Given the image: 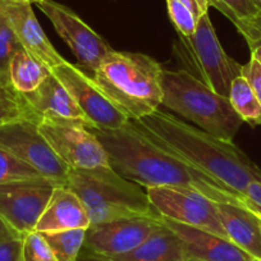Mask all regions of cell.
<instances>
[{
	"instance_id": "5b68a950",
	"label": "cell",
	"mask_w": 261,
	"mask_h": 261,
	"mask_svg": "<svg viewBox=\"0 0 261 261\" xmlns=\"http://www.w3.org/2000/svg\"><path fill=\"white\" fill-rule=\"evenodd\" d=\"M163 107L223 141L233 142L243 120L228 97L213 91L185 69L163 71Z\"/></svg>"
},
{
	"instance_id": "9c48e42d",
	"label": "cell",
	"mask_w": 261,
	"mask_h": 261,
	"mask_svg": "<svg viewBox=\"0 0 261 261\" xmlns=\"http://www.w3.org/2000/svg\"><path fill=\"white\" fill-rule=\"evenodd\" d=\"M146 193L160 217L207 230L228 240L214 200L180 187H151L147 188Z\"/></svg>"
},
{
	"instance_id": "8992f818",
	"label": "cell",
	"mask_w": 261,
	"mask_h": 261,
	"mask_svg": "<svg viewBox=\"0 0 261 261\" xmlns=\"http://www.w3.org/2000/svg\"><path fill=\"white\" fill-rule=\"evenodd\" d=\"M173 55L185 71L222 96L228 97L233 80L241 76L242 65L223 49L209 13L200 17L196 31L191 36L178 35L173 45Z\"/></svg>"
},
{
	"instance_id": "f546056e",
	"label": "cell",
	"mask_w": 261,
	"mask_h": 261,
	"mask_svg": "<svg viewBox=\"0 0 261 261\" xmlns=\"http://www.w3.org/2000/svg\"><path fill=\"white\" fill-rule=\"evenodd\" d=\"M0 261H22V238L0 242Z\"/></svg>"
},
{
	"instance_id": "484cf974",
	"label": "cell",
	"mask_w": 261,
	"mask_h": 261,
	"mask_svg": "<svg viewBox=\"0 0 261 261\" xmlns=\"http://www.w3.org/2000/svg\"><path fill=\"white\" fill-rule=\"evenodd\" d=\"M209 4L222 12L233 24L258 17V11L252 0H209Z\"/></svg>"
},
{
	"instance_id": "2e32d148",
	"label": "cell",
	"mask_w": 261,
	"mask_h": 261,
	"mask_svg": "<svg viewBox=\"0 0 261 261\" xmlns=\"http://www.w3.org/2000/svg\"><path fill=\"white\" fill-rule=\"evenodd\" d=\"M162 220L182 241L187 258L197 261H253L255 258L222 236L163 218Z\"/></svg>"
},
{
	"instance_id": "8fae6325",
	"label": "cell",
	"mask_w": 261,
	"mask_h": 261,
	"mask_svg": "<svg viewBox=\"0 0 261 261\" xmlns=\"http://www.w3.org/2000/svg\"><path fill=\"white\" fill-rule=\"evenodd\" d=\"M55 186L45 178L0 185V217L21 237L34 232Z\"/></svg>"
},
{
	"instance_id": "7a4b0ae2",
	"label": "cell",
	"mask_w": 261,
	"mask_h": 261,
	"mask_svg": "<svg viewBox=\"0 0 261 261\" xmlns=\"http://www.w3.org/2000/svg\"><path fill=\"white\" fill-rule=\"evenodd\" d=\"M132 122L152 142L204 170L240 195L245 196L252 180H261L260 168L233 142L217 139L170 113L158 109Z\"/></svg>"
},
{
	"instance_id": "ba28073f",
	"label": "cell",
	"mask_w": 261,
	"mask_h": 261,
	"mask_svg": "<svg viewBox=\"0 0 261 261\" xmlns=\"http://www.w3.org/2000/svg\"><path fill=\"white\" fill-rule=\"evenodd\" d=\"M35 6L49 18L57 34L68 45L77 59V67L92 77L102 59L114 49L68 7L54 0H39Z\"/></svg>"
},
{
	"instance_id": "e575fe53",
	"label": "cell",
	"mask_w": 261,
	"mask_h": 261,
	"mask_svg": "<svg viewBox=\"0 0 261 261\" xmlns=\"http://www.w3.org/2000/svg\"><path fill=\"white\" fill-rule=\"evenodd\" d=\"M245 40L247 41L248 46H253V45H261V35L256 34V32H251V31H243L240 32Z\"/></svg>"
},
{
	"instance_id": "ac0fdd59",
	"label": "cell",
	"mask_w": 261,
	"mask_h": 261,
	"mask_svg": "<svg viewBox=\"0 0 261 261\" xmlns=\"http://www.w3.org/2000/svg\"><path fill=\"white\" fill-rule=\"evenodd\" d=\"M217 209L228 240L261 260V220L245 207L229 202H217Z\"/></svg>"
},
{
	"instance_id": "1f68e13d",
	"label": "cell",
	"mask_w": 261,
	"mask_h": 261,
	"mask_svg": "<svg viewBox=\"0 0 261 261\" xmlns=\"http://www.w3.org/2000/svg\"><path fill=\"white\" fill-rule=\"evenodd\" d=\"M245 196L261 210V180H252L248 185Z\"/></svg>"
},
{
	"instance_id": "8d00e7d4",
	"label": "cell",
	"mask_w": 261,
	"mask_h": 261,
	"mask_svg": "<svg viewBox=\"0 0 261 261\" xmlns=\"http://www.w3.org/2000/svg\"><path fill=\"white\" fill-rule=\"evenodd\" d=\"M250 49L251 57L255 58V59L261 64V45H253V46H250Z\"/></svg>"
},
{
	"instance_id": "4dcf8cb0",
	"label": "cell",
	"mask_w": 261,
	"mask_h": 261,
	"mask_svg": "<svg viewBox=\"0 0 261 261\" xmlns=\"http://www.w3.org/2000/svg\"><path fill=\"white\" fill-rule=\"evenodd\" d=\"M182 3H185L193 13L196 14V17L200 19V17L204 16L205 13H207L209 11V0H180Z\"/></svg>"
},
{
	"instance_id": "277c9868",
	"label": "cell",
	"mask_w": 261,
	"mask_h": 261,
	"mask_svg": "<svg viewBox=\"0 0 261 261\" xmlns=\"http://www.w3.org/2000/svg\"><path fill=\"white\" fill-rule=\"evenodd\" d=\"M67 186L86 209L91 225L135 217H160L146 192L112 167L69 169Z\"/></svg>"
},
{
	"instance_id": "e0dca14e",
	"label": "cell",
	"mask_w": 261,
	"mask_h": 261,
	"mask_svg": "<svg viewBox=\"0 0 261 261\" xmlns=\"http://www.w3.org/2000/svg\"><path fill=\"white\" fill-rule=\"evenodd\" d=\"M91 225L84 204L68 186H55L35 230L40 233L89 229Z\"/></svg>"
},
{
	"instance_id": "d6986e66",
	"label": "cell",
	"mask_w": 261,
	"mask_h": 261,
	"mask_svg": "<svg viewBox=\"0 0 261 261\" xmlns=\"http://www.w3.org/2000/svg\"><path fill=\"white\" fill-rule=\"evenodd\" d=\"M163 222V220H162ZM113 261H186L182 241L172 229L163 224L134 251L122 256H115Z\"/></svg>"
},
{
	"instance_id": "ffe728a7",
	"label": "cell",
	"mask_w": 261,
	"mask_h": 261,
	"mask_svg": "<svg viewBox=\"0 0 261 261\" xmlns=\"http://www.w3.org/2000/svg\"><path fill=\"white\" fill-rule=\"evenodd\" d=\"M50 74L49 68L21 47L14 53L9 63L8 82L19 95H27L39 89Z\"/></svg>"
},
{
	"instance_id": "30bf717a",
	"label": "cell",
	"mask_w": 261,
	"mask_h": 261,
	"mask_svg": "<svg viewBox=\"0 0 261 261\" xmlns=\"http://www.w3.org/2000/svg\"><path fill=\"white\" fill-rule=\"evenodd\" d=\"M37 125L40 134L68 169L110 167L107 151L91 128L76 123L49 120H41Z\"/></svg>"
},
{
	"instance_id": "7402d4cb",
	"label": "cell",
	"mask_w": 261,
	"mask_h": 261,
	"mask_svg": "<svg viewBox=\"0 0 261 261\" xmlns=\"http://www.w3.org/2000/svg\"><path fill=\"white\" fill-rule=\"evenodd\" d=\"M87 229L59 230V232H45L42 236L51 248L57 261H79L84 248Z\"/></svg>"
},
{
	"instance_id": "44dd1931",
	"label": "cell",
	"mask_w": 261,
	"mask_h": 261,
	"mask_svg": "<svg viewBox=\"0 0 261 261\" xmlns=\"http://www.w3.org/2000/svg\"><path fill=\"white\" fill-rule=\"evenodd\" d=\"M228 100L243 122L251 127L261 125V104L242 76L233 80Z\"/></svg>"
},
{
	"instance_id": "4fadbf2b",
	"label": "cell",
	"mask_w": 261,
	"mask_h": 261,
	"mask_svg": "<svg viewBox=\"0 0 261 261\" xmlns=\"http://www.w3.org/2000/svg\"><path fill=\"white\" fill-rule=\"evenodd\" d=\"M162 224V217H135L90 225L85 252L108 258L125 255L142 245Z\"/></svg>"
},
{
	"instance_id": "d4e9b609",
	"label": "cell",
	"mask_w": 261,
	"mask_h": 261,
	"mask_svg": "<svg viewBox=\"0 0 261 261\" xmlns=\"http://www.w3.org/2000/svg\"><path fill=\"white\" fill-rule=\"evenodd\" d=\"M34 178L42 177L8 151L0 149V185Z\"/></svg>"
},
{
	"instance_id": "d6a6232c",
	"label": "cell",
	"mask_w": 261,
	"mask_h": 261,
	"mask_svg": "<svg viewBox=\"0 0 261 261\" xmlns=\"http://www.w3.org/2000/svg\"><path fill=\"white\" fill-rule=\"evenodd\" d=\"M234 26H236V29L238 30V32L251 31V32H256V34L261 35V17H256V18L247 19V21L237 22Z\"/></svg>"
},
{
	"instance_id": "52a82bcc",
	"label": "cell",
	"mask_w": 261,
	"mask_h": 261,
	"mask_svg": "<svg viewBox=\"0 0 261 261\" xmlns=\"http://www.w3.org/2000/svg\"><path fill=\"white\" fill-rule=\"evenodd\" d=\"M0 149L8 151L54 185L67 186L68 167L40 134L39 125L34 120H17L0 128Z\"/></svg>"
},
{
	"instance_id": "836d02e7",
	"label": "cell",
	"mask_w": 261,
	"mask_h": 261,
	"mask_svg": "<svg viewBox=\"0 0 261 261\" xmlns=\"http://www.w3.org/2000/svg\"><path fill=\"white\" fill-rule=\"evenodd\" d=\"M13 238H22V237L16 232V230L12 229V228L9 227L8 223H7L3 218L0 217V242L7 240H13Z\"/></svg>"
},
{
	"instance_id": "f35d334b",
	"label": "cell",
	"mask_w": 261,
	"mask_h": 261,
	"mask_svg": "<svg viewBox=\"0 0 261 261\" xmlns=\"http://www.w3.org/2000/svg\"><path fill=\"white\" fill-rule=\"evenodd\" d=\"M23 2H29V3L35 4V3H36V2H39V0H23Z\"/></svg>"
},
{
	"instance_id": "3957f363",
	"label": "cell",
	"mask_w": 261,
	"mask_h": 261,
	"mask_svg": "<svg viewBox=\"0 0 261 261\" xmlns=\"http://www.w3.org/2000/svg\"><path fill=\"white\" fill-rule=\"evenodd\" d=\"M163 71L149 55L113 50L95 69L92 80L128 119L139 120L162 105Z\"/></svg>"
},
{
	"instance_id": "6da1fadb",
	"label": "cell",
	"mask_w": 261,
	"mask_h": 261,
	"mask_svg": "<svg viewBox=\"0 0 261 261\" xmlns=\"http://www.w3.org/2000/svg\"><path fill=\"white\" fill-rule=\"evenodd\" d=\"M107 151L112 169L147 190L180 187L196 191L217 202L245 207L261 220V210L252 201L228 188L214 177L152 142L132 120L118 129L91 128Z\"/></svg>"
},
{
	"instance_id": "83f0119b",
	"label": "cell",
	"mask_w": 261,
	"mask_h": 261,
	"mask_svg": "<svg viewBox=\"0 0 261 261\" xmlns=\"http://www.w3.org/2000/svg\"><path fill=\"white\" fill-rule=\"evenodd\" d=\"M22 261H57L42 233L30 232L22 237Z\"/></svg>"
},
{
	"instance_id": "60d3db41",
	"label": "cell",
	"mask_w": 261,
	"mask_h": 261,
	"mask_svg": "<svg viewBox=\"0 0 261 261\" xmlns=\"http://www.w3.org/2000/svg\"><path fill=\"white\" fill-rule=\"evenodd\" d=\"M253 261H261V260H257V258H255V260H253Z\"/></svg>"
},
{
	"instance_id": "74e56055",
	"label": "cell",
	"mask_w": 261,
	"mask_h": 261,
	"mask_svg": "<svg viewBox=\"0 0 261 261\" xmlns=\"http://www.w3.org/2000/svg\"><path fill=\"white\" fill-rule=\"evenodd\" d=\"M252 3L255 4L256 9L258 11V17H261V0H252Z\"/></svg>"
},
{
	"instance_id": "9a60e30c",
	"label": "cell",
	"mask_w": 261,
	"mask_h": 261,
	"mask_svg": "<svg viewBox=\"0 0 261 261\" xmlns=\"http://www.w3.org/2000/svg\"><path fill=\"white\" fill-rule=\"evenodd\" d=\"M26 101L35 122L49 120L59 123H76L95 128L91 120L85 115L81 108L77 105L68 90L62 82L50 74L37 90L27 95H22Z\"/></svg>"
},
{
	"instance_id": "cb8c5ba5",
	"label": "cell",
	"mask_w": 261,
	"mask_h": 261,
	"mask_svg": "<svg viewBox=\"0 0 261 261\" xmlns=\"http://www.w3.org/2000/svg\"><path fill=\"white\" fill-rule=\"evenodd\" d=\"M21 47V44L17 40L8 19L6 18L3 12L0 11V86L9 85V63H11L14 53Z\"/></svg>"
},
{
	"instance_id": "4316f807",
	"label": "cell",
	"mask_w": 261,
	"mask_h": 261,
	"mask_svg": "<svg viewBox=\"0 0 261 261\" xmlns=\"http://www.w3.org/2000/svg\"><path fill=\"white\" fill-rule=\"evenodd\" d=\"M165 2H167L169 18L174 24L178 35L191 36L196 31L199 18L180 0H165Z\"/></svg>"
},
{
	"instance_id": "ab89813d",
	"label": "cell",
	"mask_w": 261,
	"mask_h": 261,
	"mask_svg": "<svg viewBox=\"0 0 261 261\" xmlns=\"http://www.w3.org/2000/svg\"><path fill=\"white\" fill-rule=\"evenodd\" d=\"M186 261H197V260H193V258H187Z\"/></svg>"
},
{
	"instance_id": "5bb4252c",
	"label": "cell",
	"mask_w": 261,
	"mask_h": 261,
	"mask_svg": "<svg viewBox=\"0 0 261 261\" xmlns=\"http://www.w3.org/2000/svg\"><path fill=\"white\" fill-rule=\"evenodd\" d=\"M0 11L8 19L22 49L35 59L42 63L50 71L64 62V58L57 51L45 35L35 16L31 3L23 0H0Z\"/></svg>"
},
{
	"instance_id": "603a6c76",
	"label": "cell",
	"mask_w": 261,
	"mask_h": 261,
	"mask_svg": "<svg viewBox=\"0 0 261 261\" xmlns=\"http://www.w3.org/2000/svg\"><path fill=\"white\" fill-rule=\"evenodd\" d=\"M22 119L35 122L22 95L14 91L11 85L0 86V128Z\"/></svg>"
},
{
	"instance_id": "d590c367",
	"label": "cell",
	"mask_w": 261,
	"mask_h": 261,
	"mask_svg": "<svg viewBox=\"0 0 261 261\" xmlns=\"http://www.w3.org/2000/svg\"><path fill=\"white\" fill-rule=\"evenodd\" d=\"M79 261H113L108 257H101V256L91 255V253H81L79 257Z\"/></svg>"
},
{
	"instance_id": "f1b7e54d",
	"label": "cell",
	"mask_w": 261,
	"mask_h": 261,
	"mask_svg": "<svg viewBox=\"0 0 261 261\" xmlns=\"http://www.w3.org/2000/svg\"><path fill=\"white\" fill-rule=\"evenodd\" d=\"M241 76L248 82L250 87L252 89L253 94L256 95V97L258 99L261 104V64L255 59L253 57H251V59L248 60V63H246L245 65H242V69H241Z\"/></svg>"
},
{
	"instance_id": "7c38bea8",
	"label": "cell",
	"mask_w": 261,
	"mask_h": 261,
	"mask_svg": "<svg viewBox=\"0 0 261 261\" xmlns=\"http://www.w3.org/2000/svg\"><path fill=\"white\" fill-rule=\"evenodd\" d=\"M51 73L68 90L95 128L118 129L129 122L127 115L120 112L97 87L92 77L87 76L76 64L64 60L53 69Z\"/></svg>"
}]
</instances>
